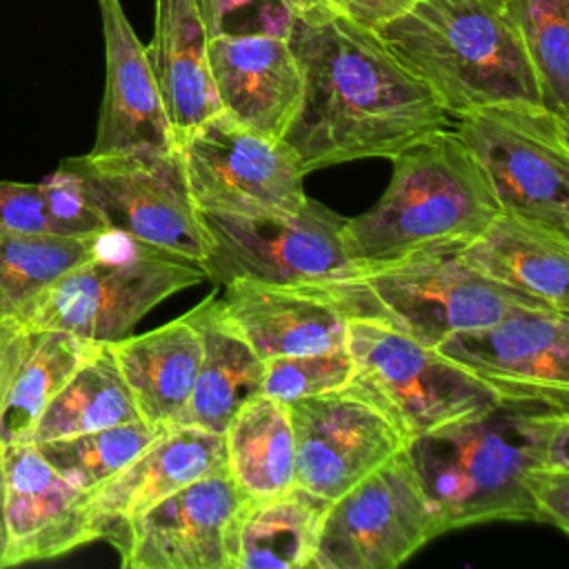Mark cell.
<instances>
[{
  "mask_svg": "<svg viewBox=\"0 0 569 569\" xmlns=\"http://www.w3.org/2000/svg\"><path fill=\"white\" fill-rule=\"evenodd\" d=\"M287 42L302 93L280 140L302 173L362 158H391L451 127L436 93L382 38L338 11L293 13Z\"/></svg>",
  "mask_w": 569,
  "mask_h": 569,
  "instance_id": "obj_1",
  "label": "cell"
},
{
  "mask_svg": "<svg viewBox=\"0 0 569 569\" xmlns=\"http://www.w3.org/2000/svg\"><path fill=\"white\" fill-rule=\"evenodd\" d=\"M569 409L498 400L407 442L438 533L493 520H538L540 469H569Z\"/></svg>",
  "mask_w": 569,
  "mask_h": 569,
  "instance_id": "obj_2",
  "label": "cell"
},
{
  "mask_svg": "<svg viewBox=\"0 0 569 569\" xmlns=\"http://www.w3.org/2000/svg\"><path fill=\"white\" fill-rule=\"evenodd\" d=\"M391 160L380 200L342 227L345 251L358 273L465 249L502 211L485 171L451 127L413 140Z\"/></svg>",
  "mask_w": 569,
  "mask_h": 569,
  "instance_id": "obj_3",
  "label": "cell"
},
{
  "mask_svg": "<svg viewBox=\"0 0 569 569\" xmlns=\"http://www.w3.org/2000/svg\"><path fill=\"white\" fill-rule=\"evenodd\" d=\"M376 33L451 120L502 102H542L513 0H416Z\"/></svg>",
  "mask_w": 569,
  "mask_h": 569,
  "instance_id": "obj_4",
  "label": "cell"
},
{
  "mask_svg": "<svg viewBox=\"0 0 569 569\" xmlns=\"http://www.w3.org/2000/svg\"><path fill=\"white\" fill-rule=\"evenodd\" d=\"M202 280L200 264L104 231L96 253L44 289L20 322L24 329H62L89 342H116L156 305Z\"/></svg>",
  "mask_w": 569,
  "mask_h": 569,
  "instance_id": "obj_5",
  "label": "cell"
},
{
  "mask_svg": "<svg viewBox=\"0 0 569 569\" xmlns=\"http://www.w3.org/2000/svg\"><path fill=\"white\" fill-rule=\"evenodd\" d=\"M347 351L353 362L347 389L382 411L407 442L498 402L462 367L391 325L351 320Z\"/></svg>",
  "mask_w": 569,
  "mask_h": 569,
  "instance_id": "obj_6",
  "label": "cell"
},
{
  "mask_svg": "<svg viewBox=\"0 0 569 569\" xmlns=\"http://www.w3.org/2000/svg\"><path fill=\"white\" fill-rule=\"evenodd\" d=\"M498 204L569 233V120L542 102H502L451 120Z\"/></svg>",
  "mask_w": 569,
  "mask_h": 569,
  "instance_id": "obj_7",
  "label": "cell"
},
{
  "mask_svg": "<svg viewBox=\"0 0 569 569\" xmlns=\"http://www.w3.org/2000/svg\"><path fill=\"white\" fill-rule=\"evenodd\" d=\"M204 276L224 287L233 280L307 284L358 273L342 242L347 218L307 200L293 213L227 216L200 211Z\"/></svg>",
  "mask_w": 569,
  "mask_h": 569,
  "instance_id": "obj_8",
  "label": "cell"
},
{
  "mask_svg": "<svg viewBox=\"0 0 569 569\" xmlns=\"http://www.w3.org/2000/svg\"><path fill=\"white\" fill-rule=\"evenodd\" d=\"M109 231L202 267L204 233L176 149L78 156L60 162Z\"/></svg>",
  "mask_w": 569,
  "mask_h": 569,
  "instance_id": "obj_9",
  "label": "cell"
},
{
  "mask_svg": "<svg viewBox=\"0 0 569 569\" xmlns=\"http://www.w3.org/2000/svg\"><path fill=\"white\" fill-rule=\"evenodd\" d=\"M189 193L200 211L227 216L293 213L309 200L291 149L224 111L178 142Z\"/></svg>",
  "mask_w": 569,
  "mask_h": 569,
  "instance_id": "obj_10",
  "label": "cell"
},
{
  "mask_svg": "<svg viewBox=\"0 0 569 569\" xmlns=\"http://www.w3.org/2000/svg\"><path fill=\"white\" fill-rule=\"evenodd\" d=\"M440 536L407 451L329 502L313 569H393Z\"/></svg>",
  "mask_w": 569,
  "mask_h": 569,
  "instance_id": "obj_11",
  "label": "cell"
},
{
  "mask_svg": "<svg viewBox=\"0 0 569 569\" xmlns=\"http://www.w3.org/2000/svg\"><path fill=\"white\" fill-rule=\"evenodd\" d=\"M389 325L436 347L442 338L496 322L516 307L551 309L542 300L471 269L460 249L422 253L356 273Z\"/></svg>",
  "mask_w": 569,
  "mask_h": 569,
  "instance_id": "obj_12",
  "label": "cell"
},
{
  "mask_svg": "<svg viewBox=\"0 0 569 569\" xmlns=\"http://www.w3.org/2000/svg\"><path fill=\"white\" fill-rule=\"evenodd\" d=\"M220 307L262 360L347 347L351 320L389 325L376 296L356 276L307 284L233 280L224 284Z\"/></svg>",
  "mask_w": 569,
  "mask_h": 569,
  "instance_id": "obj_13",
  "label": "cell"
},
{
  "mask_svg": "<svg viewBox=\"0 0 569 569\" xmlns=\"http://www.w3.org/2000/svg\"><path fill=\"white\" fill-rule=\"evenodd\" d=\"M433 349L498 400L569 409V313L516 307L496 322L442 338Z\"/></svg>",
  "mask_w": 569,
  "mask_h": 569,
  "instance_id": "obj_14",
  "label": "cell"
},
{
  "mask_svg": "<svg viewBox=\"0 0 569 569\" xmlns=\"http://www.w3.org/2000/svg\"><path fill=\"white\" fill-rule=\"evenodd\" d=\"M293 427V485L336 500L407 447L371 402L347 387L287 402Z\"/></svg>",
  "mask_w": 569,
  "mask_h": 569,
  "instance_id": "obj_15",
  "label": "cell"
},
{
  "mask_svg": "<svg viewBox=\"0 0 569 569\" xmlns=\"http://www.w3.org/2000/svg\"><path fill=\"white\" fill-rule=\"evenodd\" d=\"M244 500L222 469L164 496L104 540L127 569H227L224 531Z\"/></svg>",
  "mask_w": 569,
  "mask_h": 569,
  "instance_id": "obj_16",
  "label": "cell"
},
{
  "mask_svg": "<svg viewBox=\"0 0 569 569\" xmlns=\"http://www.w3.org/2000/svg\"><path fill=\"white\" fill-rule=\"evenodd\" d=\"M9 567L98 540L89 493L64 480L33 442L2 447Z\"/></svg>",
  "mask_w": 569,
  "mask_h": 569,
  "instance_id": "obj_17",
  "label": "cell"
},
{
  "mask_svg": "<svg viewBox=\"0 0 569 569\" xmlns=\"http://www.w3.org/2000/svg\"><path fill=\"white\" fill-rule=\"evenodd\" d=\"M104 38V96L89 153L169 151L176 140L156 87L147 51L120 0H98Z\"/></svg>",
  "mask_w": 569,
  "mask_h": 569,
  "instance_id": "obj_18",
  "label": "cell"
},
{
  "mask_svg": "<svg viewBox=\"0 0 569 569\" xmlns=\"http://www.w3.org/2000/svg\"><path fill=\"white\" fill-rule=\"evenodd\" d=\"M209 67L229 118L264 136H282L302 93L300 67L287 38H209Z\"/></svg>",
  "mask_w": 569,
  "mask_h": 569,
  "instance_id": "obj_19",
  "label": "cell"
},
{
  "mask_svg": "<svg viewBox=\"0 0 569 569\" xmlns=\"http://www.w3.org/2000/svg\"><path fill=\"white\" fill-rule=\"evenodd\" d=\"M227 469L222 433L169 425L122 471L89 493L98 538L129 522L164 496Z\"/></svg>",
  "mask_w": 569,
  "mask_h": 569,
  "instance_id": "obj_20",
  "label": "cell"
},
{
  "mask_svg": "<svg viewBox=\"0 0 569 569\" xmlns=\"http://www.w3.org/2000/svg\"><path fill=\"white\" fill-rule=\"evenodd\" d=\"M144 51L176 142L222 111L198 0H153V36Z\"/></svg>",
  "mask_w": 569,
  "mask_h": 569,
  "instance_id": "obj_21",
  "label": "cell"
},
{
  "mask_svg": "<svg viewBox=\"0 0 569 569\" xmlns=\"http://www.w3.org/2000/svg\"><path fill=\"white\" fill-rule=\"evenodd\" d=\"M478 273L525 291L553 311L569 313V233L551 224L500 211L460 249Z\"/></svg>",
  "mask_w": 569,
  "mask_h": 569,
  "instance_id": "obj_22",
  "label": "cell"
},
{
  "mask_svg": "<svg viewBox=\"0 0 569 569\" xmlns=\"http://www.w3.org/2000/svg\"><path fill=\"white\" fill-rule=\"evenodd\" d=\"M329 502L300 485L276 496L247 498L224 531L227 569L311 567Z\"/></svg>",
  "mask_w": 569,
  "mask_h": 569,
  "instance_id": "obj_23",
  "label": "cell"
},
{
  "mask_svg": "<svg viewBox=\"0 0 569 569\" xmlns=\"http://www.w3.org/2000/svg\"><path fill=\"white\" fill-rule=\"evenodd\" d=\"M184 316L200 336V365L178 425L222 433L231 416L260 393L264 360L224 316L218 293H209Z\"/></svg>",
  "mask_w": 569,
  "mask_h": 569,
  "instance_id": "obj_24",
  "label": "cell"
},
{
  "mask_svg": "<svg viewBox=\"0 0 569 569\" xmlns=\"http://www.w3.org/2000/svg\"><path fill=\"white\" fill-rule=\"evenodd\" d=\"M109 347L138 416L151 427L178 425L200 365V336L189 318L180 316L142 336H124Z\"/></svg>",
  "mask_w": 569,
  "mask_h": 569,
  "instance_id": "obj_25",
  "label": "cell"
},
{
  "mask_svg": "<svg viewBox=\"0 0 569 569\" xmlns=\"http://www.w3.org/2000/svg\"><path fill=\"white\" fill-rule=\"evenodd\" d=\"M227 471L247 498L276 496L293 485L289 407L267 393L249 398L227 422Z\"/></svg>",
  "mask_w": 569,
  "mask_h": 569,
  "instance_id": "obj_26",
  "label": "cell"
},
{
  "mask_svg": "<svg viewBox=\"0 0 569 569\" xmlns=\"http://www.w3.org/2000/svg\"><path fill=\"white\" fill-rule=\"evenodd\" d=\"M98 345L62 329H27L0 402V449L29 440L49 400Z\"/></svg>",
  "mask_w": 569,
  "mask_h": 569,
  "instance_id": "obj_27",
  "label": "cell"
},
{
  "mask_svg": "<svg viewBox=\"0 0 569 569\" xmlns=\"http://www.w3.org/2000/svg\"><path fill=\"white\" fill-rule=\"evenodd\" d=\"M142 420L109 342H100L49 400L27 442H47Z\"/></svg>",
  "mask_w": 569,
  "mask_h": 569,
  "instance_id": "obj_28",
  "label": "cell"
},
{
  "mask_svg": "<svg viewBox=\"0 0 569 569\" xmlns=\"http://www.w3.org/2000/svg\"><path fill=\"white\" fill-rule=\"evenodd\" d=\"M96 236H58L0 229V318H22L60 276L91 258Z\"/></svg>",
  "mask_w": 569,
  "mask_h": 569,
  "instance_id": "obj_29",
  "label": "cell"
},
{
  "mask_svg": "<svg viewBox=\"0 0 569 569\" xmlns=\"http://www.w3.org/2000/svg\"><path fill=\"white\" fill-rule=\"evenodd\" d=\"M0 229L58 236L109 231L78 182L62 169L38 184L0 182Z\"/></svg>",
  "mask_w": 569,
  "mask_h": 569,
  "instance_id": "obj_30",
  "label": "cell"
},
{
  "mask_svg": "<svg viewBox=\"0 0 569 569\" xmlns=\"http://www.w3.org/2000/svg\"><path fill=\"white\" fill-rule=\"evenodd\" d=\"M167 427H151L144 420L122 422L87 433L38 442L47 462L84 493L96 491L122 471Z\"/></svg>",
  "mask_w": 569,
  "mask_h": 569,
  "instance_id": "obj_31",
  "label": "cell"
},
{
  "mask_svg": "<svg viewBox=\"0 0 569 569\" xmlns=\"http://www.w3.org/2000/svg\"><path fill=\"white\" fill-rule=\"evenodd\" d=\"M513 11L542 104L569 120V0H513Z\"/></svg>",
  "mask_w": 569,
  "mask_h": 569,
  "instance_id": "obj_32",
  "label": "cell"
},
{
  "mask_svg": "<svg viewBox=\"0 0 569 569\" xmlns=\"http://www.w3.org/2000/svg\"><path fill=\"white\" fill-rule=\"evenodd\" d=\"M351 373L353 362L347 347L300 356H276L264 360L260 393L291 402L296 398L342 389Z\"/></svg>",
  "mask_w": 569,
  "mask_h": 569,
  "instance_id": "obj_33",
  "label": "cell"
},
{
  "mask_svg": "<svg viewBox=\"0 0 569 569\" xmlns=\"http://www.w3.org/2000/svg\"><path fill=\"white\" fill-rule=\"evenodd\" d=\"M209 38L276 36L287 38L293 11L284 0H198Z\"/></svg>",
  "mask_w": 569,
  "mask_h": 569,
  "instance_id": "obj_34",
  "label": "cell"
},
{
  "mask_svg": "<svg viewBox=\"0 0 569 569\" xmlns=\"http://www.w3.org/2000/svg\"><path fill=\"white\" fill-rule=\"evenodd\" d=\"M538 520L569 533V469L545 467L533 480Z\"/></svg>",
  "mask_w": 569,
  "mask_h": 569,
  "instance_id": "obj_35",
  "label": "cell"
},
{
  "mask_svg": "<svg viewBox=\"0 0 569 569\" xmlns=\"http://www.w3.org/2000/svg\"><path fill=\"white\" fill-rule=\"evenodd\" d=\"M416 0H331V9L365 29H380L405 13Z\"/></svg>",
  "mask_w": 569,
  "mask_h": 569,
  "instance_id": "obj_36",
  "label": "cell"
},
{
  "mask_svg": "<svg viewBox=\"0 0 569 569\" xmlns=\"http://www.w3.org/2000/svg\"><path fill=\"white\" fill-rule=\"evenodd\" d=\"M27 329L18 318H0V402L9 382V376L24 347Z\"/></svg>",
  "mask_w": 569,
  "mask_h": 569,
  "instance_id": "obj_37",
  "label": "cell"
},
{
  "mask_svg": "<svg viewBox=\"0 0 569 569\" xmlns=\"http://www.w3.org/2000/svg\"><path fill=\"white\" fill-rule=\"evenodd\" d=\"M9 567V531H7V505H4V467L0 449V569Z\"/></svg>",
  "mask_w": 569,
  "mask_h": 569,
  "instance_id": "obj_38",
  "label": "cell"
},
{
  "mask_svg": "<svg viewBox=\"0 0 569 569\" xmlns=\"http://www.w3.org/2000/svg\"><path fill=\"white\" fill-rule=\"evenodd\" d=\"M293 13H311V11H333L331 0H284Z\"/></svg>",
  "mask_w": 569,
  "mask_h": 569,
  "instance_id": "obj_39",
  "label": "cell"
}]
</instances>
